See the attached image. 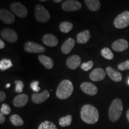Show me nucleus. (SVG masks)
I'll return each mask as SVG.
<instances>
[{
    "label": "nucleus",
    "instance_id": "obj_1",
    "mask_svg": "<svg viewBox=\"0 0 129 129\" xmlns=\"http://www.w3.org/2000/svg\"><path fill=\"white\" fill-rule=\"evenodd\" d=\"M80 115L82 120L88 124H94L99 120V114L94 106L87 104L84 105L81 109Z\"/></svg>",
    "mask_w": 129,
    "mask_h": 129
},
{
    "label": "nucleus",
    "instance_id": "obj_2",
    "mask_svg": "<svg viewBox=\"0 0 129 129\" xmlns=\"http://www.w3.org/2000/svg\"><path fill=\"white\" fill-rule=\"evenodd\" d=\"M74 91L72 82L68 80H64L60 82L56 90V96L60 99H67L71 96Z\"/></svg>",
    "mask_w": 129,
    "mask_h": 129
},
{
    "label": "nucleus",
    "instance_id": "obj_3",
    "mask_svg": "<svg viewBox=\"0 0 129 129\" xmlns=\"http://www.w3.org/2000/svg\"><path fill=\"white\" fill-rule=\"evenodd\" d=\"M123 110L121 100L115 99L112 102L108 110V117L111 122H115L120 119Z\"/></svg>",
    "mask_w": 129,
    "mask_h": 129
},
{
    "label": "nucleus",
    "instance_id": "obj_4",
    "mask_svg": "<svg viewBox=\"0 0 129 129\" xmlns=\"http://www.w3.org/2000/svg\"><path fill=\"white\" fill-rule=\"evenodd\" d=\"M35 18L41 23H46L50 19V14L44 6L37 4L35 7Z\"/></svg>",
    "mask_w": 129,
    "mask_h": 129
},
{
    "label": "nucleus",
    "instance_id": "obj_5",
    "mask_svg": "<svg viewBox=\"0 0 129 129\" xmlns=\"http://www.w3.org/2000/svg\"><path fill=\"white\" fill-rule=\"evenodd\" d=\"M114 25L118 29H123L129 25V12L125 11L116 17Z\"/></svg>",
    "mask_w": 129,
    "mask_h": 129
},
{
    "label": "nucleus",
    "instance_id": "obj_6",
    "mask_svg": "<svg viewBox=\"0 0 129 129\" xmlns=\"http://www.w3.org/2000/svg\"><path fill=\"white\" fill-rule=\"evenodd\" d=\"M10 8L14 14L21 18H24L28 15V10L26 7L20 3H12Z\"/></svg>",
    "mask_w": 129,
    "mask_h": 129
},
{
    "label": "nucleus",
    "instance_id": "obj_7",
    "mask_svg": "<svg viewBox=\"0 0 129 129\" xmlns=\"http://www.w3.org/2000/svg\"><path fill=\"white\" fill-rule=\"evenodd\" d=\"M24 49L29 53H41L46 51V48L44 46L32 41L26 42Z\"/></svg>",
    "mask_w": 129,
    "mask_h": 129
},
{
    "label": "nucleus",
    "instance_id": "obj_8",
    "mask_svg": "<svg viewBox=\"0 0 129 129\" xmlns=\"http://www.w3.org/2000/svg\"><path fill=\"white\" fill-rule=\"evenodd\" d=\"M82 5L80 2L75 0H67L62 4V8L64 12H71L79 10L81 9Z\"/></svg>",
    "mask_w": 129,
    "mask_h": 129
},
{
    "label": "nucleus",
    "instance_id": "obj_9",
    "mask_svg": "<svg viewBox=\"0 0 129 129\" xmlns=\"http://www.w3.org/2000/svg\"><path fill=\"white\" fill-rule=\"evenodd\" d=\"M1 36L3 39L11 43H15L18 39V37L16 32L9 28L3 29L1 32Z\"/></svg>",
    "mask_w": 129,
    "mask_h": 129
},
{
    "label": "nucleus",
    "instance_id": "obj_10",
    "mask_svg": "<svg viewBox=\"0 0 129 129\" xmlns=\"http://www.w3.org/2000/svg\"><path fill=\"white\" fill-rule=\"evenodd\" d=\"M0 19L4 23L7 25L13 23L15 21V17L12 13L4 9L0 10Z\"/></svg>",
    "mask_w": 129,
    "mask_h": 129
},
{
    "label": "nucleus",
    "instance_id": "obj_11",
    "mask_svg": "<svg viewBox=\"0 0 129 129\" xmlns=\"http://www.w3.org/2000/svg\"><path fill=\"white\" fill-rule=\"evenodd\" d=\"M81 89L85 94L90 95V96H94L98 93V88L94 84L88 82H84L80 85Z\"/></svg>",
    "mask_w": 129,
    "mask_h": 129
},
{
    "label": "nucleus",
    "instance_id": "obj_12",
    "mask_svg": "<svg viewBox=\"0 0 129 129\" xmlns=\"http://www.w3.org/2000/svg\"><path fill=\"white\" fill-rule=\"evenodd\" d=\"M50 97V92L48 90H45L40 93H34L32 94L31 99L34 103L40 104L43 103L47 100Z\"/></svg>",
    "mask_w": 129,
    "mask_h": 129
},
{
    "label": "nucleus",
    "instance_id": "obj_13",
    "mask_svg": "<svg viewBox=\"0 0 129 129\" xmlns=\"http://www.w3.org/2000/svg\"><path fill=\"white\" fill-rule=\"evenodd\" d=\"M106 73L105 71L102 68H96L90 72V78L94 82L100 81L105 78Z\"/></svg>",
    "mask_w": 129,
    "mask_h": 129
},
{
    "label": "nucleus",
    "instance_id": "obj_14",
    "mask_svg": "<svg viewBox=\"0 0 129 129\" xmlns=\"http://www.w3.org/2000/svg\"><path fill=\"white\" fill-rule=\"evenodd\" d=\"M128 47V43L127 41L124 39H120L116 40L112 43V48L113 50L121 52L127 49Z\"/></svg>",
    "mask_w": 129,
    "mask_h": 129
},
{
    "label": "nucleus",
    "instance_id": "obj_15",
    "mask_svg": "<svg viewBox=\"0 0 129 129\" xmlns=\"http://www.w3.org/2000/svg\"><path fill=\"white\" fill-rule=\"evenodd\" d=\"M42 41L46 46L50 47L57 46L59 43L57 38L52 34L44 35L42 38Z\"/></svg>",
    "mask_w": 129,
    "mask_h": 129
},
{
    "label": "nucleus",
    "instance_id": "obj_16",
    "mask_svg": "<svg viewBox=\"0 0 129 129\" xmlns=\"http://www.w3.org/2000/svg\"><path fill=\"white\" fill-rule=\"evenodd\" d=\"M81 62V59L78 55H73L68 57L67 60V66L69 69H76L78 68Z\"/></svg>",
    "mask_w": 129,
    "mask_h": 129
},
{
    "label": "nucleus",
    "instance_id": "obj_17",
    "mask_svg": "<svg viewBox=\"0 0 129 129\" xmlns=\"http://www.w3.org/2000/svg\"><path fill=\"white\" fill-rule=\"evenodd\" d=\"M28 96L26 94H19L13 99V105L17 108H21L25 106L28 102Z\"/></svg>",
    "mask_w": 129,
    "mask_h": 129
},
{
    "label": "nucleus",
    "instance_id": "obj_18",
    "mask_svg": "<svg viewBox=\"0 0 129 129\" xmlns=\"http://www.w3.org/2000/svg\"><path fill=\"white\" fill-rule=\"evenodd\" d=\"M106 72L108 75L111 80L115 82H120L122 80V75L120 72L117 71L115 69L111 67L106 68Z\"/></svg>",
    "mask_w": 129,
    "mask_h": 129
},
{
    "label": "nucleus",
    "instance_id": "obj_19",
    "mask_svg": "<svg viewBox=\"0 0 129 129\" xmlns=\"http://www.w3.org/2000/svg\"><path fill=\"white\" fill-rule=\"evenodd\" d=\"M75 44V40L72 38H68L64 42L61 47V51L64 54H68L73 49Z\"/></svg>",
    "mask_w": 129,
    "mask_h": 129
},
{
    "label": "nucleus",
    "instance_id": "obj_20",
    "mask_svg": "<svg viewBox=\"0 0 129 129\" xmlns=\"http://www.w3.org/2000/svg\"><path fill=\"white\" fill-rule=\"evenodd\" d=\"M91 35L88 30H84L78 34L77 36V42L78 44H85L89 41Z\"/></svg>",
    "mask_w": 129,
    "mask_h": 129
},
{
    "label": "nucleus",
    "instance_id": "obj_21",
    "mask_svg": "<svg viewBox=\"0 0 129 129\" xmlns=\"http://www.w3.org/2000/svg\"><path fill=\"white\" fill-rule=\"evenodd\" d=\"M40 62L47 69H51L54 66V62L51 57L45 55H40L38 56Z\"/></svg>",
    "mask_w": 129,
    "mask_h": 129
},
{
    "label": "nucleus",
    "instance_id": "obj_22",
    "mask_svg": "<svg viewBox=\"0 0 129 129\" xmlns=\"http://www.w3.org/2000/svg\"><path fill=\"white\" fill-rule=\"evenodd\" d=\"M84 3L90 10L97 12L101 8V4L98 0H85Z\"/></svg>",
    "mask_w": 129,
    "mask_h": 129
},
{
    "label": "nucleus",
    "instance_id": "obj_23",
    "mask_svg": "<svg viewBox=\"0 0 129 129\" xmlns=\"http://www.w3.org/2000/svg\"><path fill=\"white\" fill-rule=\"evenodd\" d=\"M10 120L11 123L14 126H21V125H23L24 124L23 119L17 114L12 115L10 117Z\"/></svg>",
    "mask_w": 129,
    "mask_h": 129
},
{
    "label": "nucleus",
    "instance_id": "obj_24",
    "mask_svg": "<svg viewBox=\"0 0 129 129\" xmlns=\"http://www.w3.org/2000/svg\"><path fill=\"white\" fill-rule=\"evenodd\" d=\"M73 28V25L72 23L69 22H62L59 25L60 30L63 33H68Z\"/></svg>",
    "mask_w": 129,
    "mask_h": 129
},
{
    "label": "nucleus",
    "instance_id": "obj_25",
    "mask_svg": "<svg viewBox=\"0 0 129 129\" xmlns=\"http://www.w3.org/2000/svg\"><path fill=\"white\" fill-rule=\"evenodd\" d=\"M72 121V116L71 115H68L65 117H61L59 120V123L61 127H67L71 125Z\"/></svg>",
    "mask_w": 129,
    "mask_h": 129
},
{
    "label": "nucleus",
    "instance_id": "obj_26",
    "mask_svg": "<svg viewBox=\"0 0 129 129\" xmlns=\"http://www.w3.org/2000/svg\"><path fill=\"white\" fill-rule=\"evenodd\" d=\"M13 67V63L10 59H3L0 61V70L6 71Z\"/></svg>",
    "mask_w": 129,
    "mask_h": 129
},
{
    "label": "nucleus",
    "instance_id": "obj_27",
    "mask_svg": "<svg viewBox=\"0 0 129 129\" xmlns=\"http://www.w3.org/2000/svg\"><path fill=\"white\" fill-rule=\"evenodd\" d=\"M38 129H57V127L52 122L50 121H45L41 122Z\"/></svg>",
    "mask_w": 129,
    "mask_h": 129
},
{
    "label": "nucleus",
    "instance_id": "obj_28",
    "mask_svg": "<svg viewBox=\"0 0 129 129\" xmlns=\"http://www.w3.org/2000/svg\"><path fill=\"white\" fill-rule=\"evenodd\" d=\"M101 55L105 59H108V60H112L113 58H114V54H113L112 51L109 48L107 47L104 48L102 50Z\"/></svg>",
    "mask_w": 129,
    "mask_h": 129
},
{
    "label": "nucleus",
    "instance_id": "obj_29",
    "mask_svg": "<svg viewBox=\"0 0 129 129\" xmlns=\"http://www.w3.org/2000/svg\"><path fill=\"white\" fill-rule=\"evenodd\" d=\"M16 84L15 90L17 93H22L24 88V84L23 81L21 80H16L14 81Z\"/></svg>",
    "mask_w": 129,
    "mask_h": 129
},
{
    "label": "nucleus",
    "instance_id": "obj_30",
    "mask_svg": "<svg viewBox=\"0 0 129 129\" xmlns=\"http://www.w3.org/2000/svg\"><path fill=\"white\" fill-rule=\"evenodd\" d=\"M93 66V62L92 60H90L87 62L83 63L81 64V68L83 69L85 71H88L90 69L92 68Z\"/></svg>",
    "mask_w": 129,
    "mask_h": 129
},
{
    "label": "nucleus",
    "instance_id": "obj_31",
    "mask_svg": "<svg viewBox=\"0 0 129 129\" xmlns=\"http://www.w3.org/2000/svg\"><path fill=\"white\" fill-rule=\"evenodd\" d=\"M1 114H3V115H7L10 114V113L11 112V108L10 107L6 104H3L1 105Z\"/></svg>",
    "mask_w": 129,
    "mask_h": 129
},
{
    "label": "nucleus",
    "instance_id": "obj_32",
    "mask_svg": "<svg viewBox=\"0 0 129 129\" xmlns=\"http://www.w3.org/2000/svg\"><path fill=\"white\" fill-rule=\"evenodd\" d=\"M39 83H40L38 81H33L31 82V83L30 84V88H32V90L36 93L39 92L40 90H41V88L38 86Z\"/></svg>",
    "mask_w": 129,
    "mask_h": 129
},
{
    "label": "nucleus",
    "instance_id": "obj_33",
    "mask_svg": "<svg viewBox=\"0 0 129 129\" xmlns=\"http://www.w3.org/2000/svg\"><path fill=\"white\" fill-rule=\"evenodd\" d=\"M118 69L120 71L129 70V60L125 61L124 62L120 63L118 65Z\"/></svg>",
    "mask_w": 129,
    "mask_h": 129
},
{
    "label": "nucleus",
    "instance_id": "obj_34",
    "mask_svg": "<svg viewBox=\"0 0 129 129\" xmlns=\"http://www.w3.org/2000/svg\"><path fill=\"white\" fill-rule=\"evenodd\" d=\"M6 93L3 91H0V102H3L5 99H6Z\"/></svg>",
    "mask_w": 129,
    "mask_h": 129
},
{
    "label": "nucleus",
    "instance_id": "obj_35",
    "mask_svg": "<svg viewBox=\"0 0 129 129\" xmlns=\"http://www.w3.org/2000/svg\"><path fill=\"white\" fill-rule=\"evenodd\" d=\"M6 121V118H5L4 115L3 114H0V124H3Z\"/></svg>",
    "mask_w": 129,
    "mask_h": 129
},
{
    "label": "nucleus",
    "instance_id": "obj_36",
    "mask_svg": "<svg viewBox=\"0 0 129 129\" xmlns=\"http://www.w3.org/2000/svg\"><path fill=\"white\" fill-rule=\"evenodd\" d=\"M5 43L2 40H0V49H3L5 47Z\"/></svg>",
    "mask_w": 129,
    "mask_h": 129
},
{
    "label": "nucleus",
    "instance_id": "obj_37",
    "mask_svg": "<svg viewBox=\"0 0 129 129\" xmlns=\"http://www.w3.org/2000/svg\"><path fill=\"white\" fill-rule=\"evenodd\" d=\"M126 116H127V120H128V122H129V109H128V111H127V113H126Z\"/></svg>",
    "mask_w": 129,
    "mask_h": 129
},
{
    "label": "nucleus",
    "instance_id": "obj_38",
    "mask_svg": "<svg viewBox=\"0 0 129 129\" xmlns=\"http://www.w3.org/2000/svg\"><path fill=\"white\" fill-rule=\"evenodd\" d=\"M53 2H54L56 3H59L62 2V0H54V1H53Z\"/></svg>",
    "mask_w": 129,
    "mask_h": 129
},
{
    "label": "nucleus",
    "instance_id": "obj_39",
    "mask_svg": "<svg viewBox=\"0 0 129 129\" xmlns=\"http://www.w3.org/2000/svg\"><path fill=\"white\" fill-rule=\"evenodd\" d=\"M6 87H7V88L10 87V84H7V85H6Z\"/></svg>",
    "mask_w": 129,
    "mask_h": 129
},
{
    "label": "nucleus",
    "instance_id": "obj_40",
    "mask_svg": "<svg viewBox=\"0 0 129 129\" xmlns=\"http://www.w3.org/2000/svg\"><path fill=\"white\" fill-rule=\"evenodd\" d=\"M128 85H129V79H128Z\"/></svg>",
    "mask_w": 129,
    "mask_h": 129
}]
</instances>
